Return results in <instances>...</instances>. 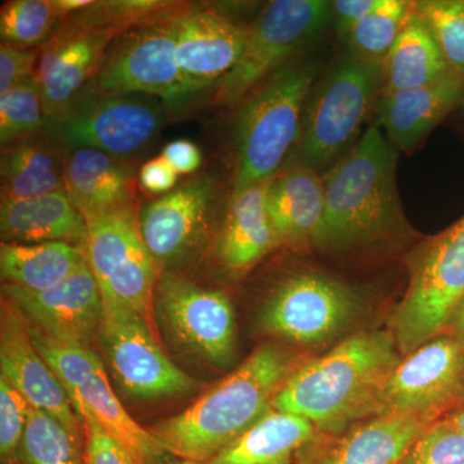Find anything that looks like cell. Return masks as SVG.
Instances as JSON below:
<instances>
[{
	"label": "cell",
	"instance_id": "obj_4",
	"mask_svg": "<svg viewBox=\"0 0 464 464\" xmlns=\"http://www.w3.org/2000/svg\"><path fill=\"white\" fill-rule=\"evenodd\" d=\"M168 2H93L58 26L41 50L35 81L50 128L93 84L110 45L125 30L157 16Z\"/></svg>",
	"mask_w": 464,
	"mask_h": 464
},
{
	"label": "cell",
	"instance_id": "obj_11",
	"mask_svg": "<svg viewBox=\"0 0 464 464\" xmlns=\"http://www.w3.org/2000/svg\"><path fill=\"white\" fill-rule=\"evenodd\" d=\"M362 310V295L353 286L316 271H297L271 290L259 324L282 340L319 344L346 331Z\"/></svg>",
	"mask_w": 464,
	"mask_h": 464
},
{
	"label": "cell",
	"instance_id": "obj_27",
	"mask_svg": "<svg viewBox=\"0 0 464 464\" xmlns=\"http://www.w3.org/2000/svg\"><path fill=\"white\" fill-rule=\"evenodd\" d=\"M69 148L53 132L14 143L2 150V201L33 199L65 190Z\"/></svg>",
	"mask_w": 464,
	"mask_h": 464
},
{
	"label": "cell",
	"instance_id": "obj_14",
	"mask_svg": "<svg viewBox=\"0 0 464 464\" xmlns=\"http://www.w3.org/2000/svg\"><path fill=\"white\" fill-rule=\"evenodd\" d=\"M154 314L183 350L209 364H230L235 353L234 307L221 290L161 271L154 293Z\"/></svg>",
	"mask_w": 464,
	"mask_h": 464
},
{
	"label": "cell",
	"instance_id": "obj_17",
	"mask_svg": "<svg viewBox=\"0 0 464 464\" xmlns=\"http://www.w3.org/2000/svg\"><path fill=\"white\" fill-rule=\"evenodd\" d=\"M218 190L210 177L183 183L139 212L142 239L161 271H170L194 256L212 226Z\"/></svg>",
	"mask_w": 464,
	"mask_h": 464
},
{
	"label": "cell",
	"instance_id": "obj_32",
	"mask_svg": "<svg viewBox=\"0 0 464 464\" xmlns=\"http://www.w3.org/2000/svg\"><path fill=\"white\" fill-rule=\"evenodd\" d=\"M65 18L57 0H11L0 11L2 43L36 50L50 41Z\"/></svg>",
	"mask_w": 464,
	"mask_h": 464
},
{
	"label": "cell",
	"instance_id": "obj_44",
	"mask_svg": "<svg viewBox=\"0 0 464 464\" xmlns=\"http://www.w3.org/2000/svg\"><path fill=\"white\" fill-rule=\"evenodd\" d=\"M449 420L456 424L458 429L464 433V405L458 408V411H454V413L449 417Z\"/></svg>",
	"mask_w": 464,
	"mask_h": 464
},
{
	"label": "cell",
	"instance_id": "obj_21",
	"mask_svg": "<svg viewBox=\"0 0 464 464\" xmlns=\"http://www.w3.org/2000/svg\"><path fill=\"white\" fill-rule=\"evenodd\" d=\"M430 423L424 415H375L338 438L314 439L299 449L295 464H401Z\"/></svg>",
	"mask_w": 464,
	"mask_h": 464
},
{
	"label": "cell",
	"instance_id": "obj_29",
	"mask_svg": "<svg viewBox=\"0 0 464 464\" xmlns=\"http://www.w3.org/2000/svg\"><path fill=\"white\" fill-rule=\"evenodd\" d=\"M382 67L381 94L424 87L451 72L415 7Z\"/></svg>",
	"mask_w": 464,
	"mask_h": 464
},
{
	"label": "cell",
	"instance_id": "obj_13",
	"mask_svg": "<svg viewBox=\"0 0 464 464\" xmlns=\"http://www.w3.org/2000/svg\"><path fill=\"white\" fill-rule=\"evenodd\" d=\"M87 227L85 257L102 299L121 302L150 322L161 270L142 239L134 206L92 218Z\"/></svg>",
	"mask_w": 464,
	"mask_h": 464
},
{
	"label": "cell",
	"instance_id": "obj_28",
	"mask_svg": "<svg viewBox=\"0 0 464 464\" xmlns=\"http://www.w3.org/2000/svg\"><path fill=\"white\" fill-rule=\"evenodd\" d=\"M315 438L306 418L273 409L209 464H295L299 449Z\"/></svg>",
	"mask_w": 464,
	"mask_h": 464
},
{
	"label": "cell",
	"instance_id": "obj_39",
	"mask_svg": "<svg viewBox=\"0 0 464 464\" xmlns=\"http://www.w3.org/2000/svg\"><path fill=\"white\" fill-rule=\"evenodd\" d=\"M41 50H21L2 43L0 45V93L29 79L35 78Z\"/></svg>",
	"mask_w": 464,
	"mask_h": 464
},
{
	"label": "cell",
	"instance_id": "obj_24",
	"mask_svg": "<svg viewBox=\"0 0 464 464\" xmlns=\"http://www.w3.org/2000/svg\"><path fill=\"white\" fill-rule=\"evenodd\" d=\"M324 206V179L314 168L293 161L275 174L266 195V208L279 246L297 250L313 246Z\"/></svg>",
	"mask_w": 464,
	"mask_h": 464
},
{
	"label": "cell",
	"instance_id": "obj_1",
	"mask_svg": "<svg viewBox=\"0 0 464 464\" xmlns=\"http://www.w3.org/2000/svg\"><path fill=\"white\" fill-rule=\"evenodd\" d=\"M398 149L369 128L324 179L325 206L313 246L343 253L378 246L408 231L396 186Z\"/></svg>",
	"mask_w": 464,
	"mask_h": 464
},
{
	"label": "cell",
	"instance_id": "obj_10",
	"mask_svg": "<svg viewBox=\"0 0 464 464\" xmlns=\"http://www.w3.org/2000/svg\"><path fill=\"white\" fill-rule=\"evenodd\" d=\"M332 20V3L324 0H274L246 26L239 63L216 90L222 105H237L266 79L282 69L302 45Z\"/></svg>",
	"mask_w": 464,
	"mask_h": 464
},
{
	"label": "cell",
	"instance_id": "obj_37",
	"mask_svg": "<svg viewBox=\"0 0 464 464\" xmlns=\"http://www.w3.org/2000/svg\"><path fill=\"white\" fill-rule=\"evenodd\" d=\"M29 409L27 400L0 374V463L20 464Z\"/></svg>",
	"mask_w": 464,
	"mask_h": 464
},
{
	"label": "cell",
	"instance_id": "obj_6",
	"mask_svg": "<svg viewBox=\"0 0 464 464\" xmlns=\"http://www.w3.org/2000/svg\"><path fill=\"white\" fill-rule=\"evenodd\" d=\"M382 82V63L343 58L311 92L295 161L317 170L340 157L375 109Z\"/></svg>",
	"mask_w": 464,
	"mask_h": 464
},
{
	"label": "cell",
	"instance_id": "obj_42",
	"mask_svg": "<svg viewBox=\"0 0 464 464\" xmlns=\"http://www.w3.org/2000/svg\"><path fill=\"white\" fill-rule=\"evenodd\" d=\"M380 0H337L332 2V18L338 32L347 35L359 21L373 11Z\"/></svg>",
	"mask_w": 464,
	"mask_h": 464
},
{
	"label": "cell",
	"instance_id": "obj_36",
	"mask_svg": "<svg viewBox=\"0 0 464 464\" xmlns=\"http://www.w3.org/2000/svg\"><path fill=\"white\" fill-rule=\"evenodd\" d=\"M401 464H464V433L449 418L430 423Z\"/></svg>",
	"mask_w": 464,
	"mask_h": 464
},
{
	"label": "cell",
	"instance_id": "obj_18",
	"mask_svg": "<svg viewBox=\"0 0 464 464\" xmlns=\"http://www.w3.org/2000/svg\"><path fill=\"white\" fill-rule=\"evenodd\" d=\"M30 325L63 343L93 347L102 320V295L87 259L63 282L42 292L3 284Z\"/></svg>",
	"mask_w": 464,
	"mask_h": 464
},
{
	"label": "cell",
	"instance_id": "obj_25",
	"mask_svg": "<svg viewBox=\"0 0 464 464\" xmlns=\"http://www.w3.org/2000/svg\"><path fill=\"white\" fill-rule=\"evenodd\" d=\"M134 168L121 158L93 149L67 154L65 190L85 222L134 206Z\"/></svg>",
	"mask_w": 464,
	"mask_h": 464
},
{
	"label": "cell",
	"instance_id": "obj_20",
	"mask_svg": "<svg viewBox=\"0 0 464 464\" xmlns=\"http://www.w3.org/2000/svg\"><path fill=\"white\" fill-rule=\"evenodd\" d=\"M0 374L14 384L30 406L52 415L76 440L84 442L83 424L66 390L36 350L25 315L5 295L0 317Z\"/></svg>",
	"mask_w": 464,
	"mask_h": 464
},
{
	"label": "cell",
	"instance_id": "obj_41",
	"mask_svg": "<svg viewBox=\"0 0 464 464\" xmlns=\"http://www.w3.org/2000/svg\"><path fill=\"white\" fill-rule=\"evenodd\" d=\"M161 158L176 170L177 174L194 173L203 161L199 148L188 140H177L168 143Z\"/></svg>",
	"mask_w": 464,
	"mask_h": 464
},
{
	"label": "cell",
	"instance_id": "obj_33",
	"mask_svg": "<svg viewBox=\"0 0 464 464\" xmlns=\"http://www.w3.org/2000/svg\"><path fill=\"white\" fill-rule=\"evenodd\" d=\"M20 464H85L84 442L52 415L30 406Z\"/></svg>",
	"mask_w": 464,
	"mask_h": 464
},
{
	"label": "cell",
	"instance_id": "obj_5",
	"mask_svg": "<svg viewBox=\"0 0 464 464\" xmlns=\"http://www.w3.org/2000/svg\"><path fill=\"white\" fill-rule=\"evenodd\" d=\"M316 69L308 63L283 66L243 101L237 121L232 194L273 179L301 136L304 106Z\"/></svg>",
	"mask_w": 464,
	"mask_h": 464
},
{
	"label": "cell",
	"instance_id": "obj_2",
	"mask_svg": "<svg viewBox=\"0 0 464 464\" xmlns=\"http://www.w3.org/2000/svg\"><path fill=\"white\" fill-rule=\"evenodd\" d=\"M398 348L390 333H356L325 355L293 369L273 409L340 435L353 420L374 414L382 387L400 362Z\"/></svg>",
	"mask_w": 464,
	"mask_h": 464
},
{
	"label": "cell",
	"instance_id": "obj_30",
	"mask_svg": "<svg viewBox=\"0 0 464 464\" xmlns=\"http://www.w3.org/2000/svg\"><path fill=\"white\" fill-rule=\"evenodd\" d=\"M84 246L52 243L0 246V273L3 283L17 288L42 292L74 273L85 262Z\"/></svg>",
	"mask_w": 464,
	"mask_h": 464
},
{
	"label": "cell",
	"instance_id": "obj_23",
	"mask_svg": "<svg viewBox=\"0 0 464 464\" xmlns=\"http://www.w3.org/2000/svg\"><path fill=\"white\" fill-rule=\"evenodd\" d=\"M270 181L231 195L216 243L217 261L228 276H244L279 246L266 208Z\"/></svg>",
	"mask_w": 464,
	"mask_h": 464
},
{
	"label": "cell",
	"instance_id": "obj_3",
	"mask_svg": "<svg viewBox=\"0 0 464 464\" xmlns=\"http://www.w3.org/2000/svg\"><path fill=\"white\" fill-rule=\"evenodd\" d=\"M293 369L292 360L280 348L259 347L186 411L150 432L170 456L209 463L273 411L275 396Z\"/></svg>",
	"mask_w": 464,
	"mask_h": 464
},
{
	"label": "cell",
	"instance_id": "obj_40",
	"mask_svg": "<svg viewBox=\"0 0 464 464\" xmlns=\"http://www.w3.org/2000/svg\"><path fill=\"white\" fill-rule=\"evenodd\" d=\"M179 174L163 158L151 159L143 164L139 181L146 191L151 194L166 195L174 190Z\"/></svg>",
	"mask_w": 464,
	"mask_h": 464
},
{
	"label": "cell",
	"instance_id": "obj_43",
	"mask_svg": "<svg viewBox=\"0 0 464 464\" xmlns=\"http://www.w3.org/2000/svg\"><path fill=\"white\" fill-rule=\"evenodd\" d=\"M448 329L450 332L449 334L456 338L464 347V299L460 302L459 306L457 307L456 313L451 316Z\"/></svg>",
	"mask_w": 464,
	"mask_h": 464
},
{
	"label": "cell",
	"instance_id": "obj_7",
	"mask_svg": "<svg viewBox=\"0 0 464 464\" xmlns=\"http://www.w3.org/2000/svg\"><path fill=\"white\" fill-rule=\"evenodd\" d=\"M179 3L125 30L110 45L93 90L112 94L157 97L169 109L181 108L197 94L179 66L173 14Z\"/></svg>",
	"mask_w": 464,
	"mask_h": 464
},
{
	"label": "cell",
	"instance_id": "obj_22",
	"mask_svg": "<svg viewBox=\"0 0 464 464\" xmlns=\"http://www.w3.org/2000/svg\"><path fill=\"white\" fill-rule=\"evenodd\" d=\"M464 97V75L450 72L415 90L381 94L375 105L377 127L396 149L411 150L422 141Z\"/></svg>",
	"mask_w": 464,
	"mask_h": 464
},
{
	"label": "cell",
	"instance_id": "obj_16",
	"mask_svg": "<svg viewBox=\"0 0 464 464\" xmlns=\"http://www.w3.org/2000/svg\"><path fill=\"white\" fill-rule=\"evenodd\" d=\"M464 393V347L450 334L426 342L400 360L382 387L375 415L433 418Z\"/></svg>",
	"mask_w": 464,
	"mask_h": 464
},
{
	"label": "cell",
	"instance_id": "obj_38",
	"mask_svg": "<svg viewBox=\"0 0 464 464\" xmlns=\"http://www.w3.org/2000/svg\"><path fill=\"white\" fill-rule=\"evenodd\" d=\"M81 422L84 431L85 464H141L92 418H81Z\"/></svg>",
	"mask_w": 464,
	"mask_h": 464
},
{
	"label": "cell",
	"instance_id": "obj_26",
	"mask_svg": "<svg viewBox=\"0 0 464 464\" xmlns=\"http://www.w3.org/2000/svg\"><path fill=\"white\" fill-rule=\"evenodd\" d=\"M3 243L38 244L63 241L84 246L88 227L66 190L33 199L2 201Z\"/></svg>",
	"mask_w": 464,
	"mask_h": 464
},
{
	"label": "cell",
	"instance_id": "obj_9",
	"mask_svg": "<svg viewBox=\"0 0 464 464\" xmlns=\"http://www.w3.org/2000/svg\"><path fill=\"white\" fill-rule=\"evenodd\" d=\"M464 299V217L440 234L415 262L393 317V337L405 355L448 329Z\"/></svg>",
	"mask_w": 464,
	"mask_h": 464
},
{
	"label": "cell",
	"instance_id": "obj_19",
	"mask_svg": "<svg viewBox=\"0 0 464 464\" xmlns=\"http://www.w3.org/2000/svg\"><path fill=\"white\" fill-rule=\"evenodd\" d=\"M176 53L186 82L195 94L217 88L239 63L246 26L207 5L179 3L173 14Z\"/></svg>",
	"mask_w": 464,
	"mask_h": 464
},
{
	"label": "cell",
	"instance_id": "obj_45",
	"mask_svg": "<svg viewBox=\"0 0 464 464\" xmlns=\"http://www.w3.org/2000/svg\"><path fill=\"white\" fill-rule=\"evenodd\" d=\"M172 464H209V463L192 462V460L179 459V462H174Z\"/></svg>",
	"mask_w": 464,
	"mask_h": 464
},
{
	"label": "cell",
	"instance_id": "obj_46",
	"mask_svg": "<svg viewBox=\"0 0 464 464\" xmlns=\"http://www.w3.org/2000/svg\"><path fill=\"white\" fill-rule=\"evenodd\" d=\"M463 396H464V393H463Z\"/></svg>",
	"mask_w": 464,
	"mask_h": 464
},
{
	"label": "cell",
	"instance_id": "obj_31",
	"mask_svg": "<svg viewBox=\"0 0 464 464\" xmlns=\"http://www.w3.org/2000/svg\"><path fill=\"white\" fill-rule=\"evenodd\" d=\"M414 11V3L380 0L373 11L347 34L350 54L369 63H383Z\"/></svg>",
	"mask_w": 464,
	"mask_h": 464
},
{
	"label": "cell",
	"instance_id": "obj_12",
	"mask_svg": "<svg viewBox=\"0 0 464 464\" xmlns=\"http://www.w3.org/2000/svg\"><path fill=\"white\" fill-rule=\"evenodd\" d=\"M99 342L103 356L121 390L137 400L172 399L198 390L161 350L150 322L121 302L102 299Z\"/></svg>",
	"mask_w": 464,
	"mask_h": 464
},
{
	"label": "cell",
	"instance_id": "obj_35",
	"mask_svg": "<svg viewBox=\"0 0 464 464\" xmlns=\"http://www.w3.org/2000/svg\"><path fill=\"white\" fill-rule=\"evenodd\" d=\"M415 11L429 26L449 69L464 75V0H424Z\"/></svg>",
	"mask_w": 464,
	"mask_h": 464
},
{
	"label": "cell",
	"instance_id": "obj_15",
	"mask_svg": "<svg viewBox=\"0 0 464 464\" xmlns=\"http://www.w3.org/2000/svg\"><path fill=\"white\" fill-rule=\"evenodd\" d=\"M163 121V111L155 101L90 87L50 130L69 150L93 149L125 159L145 149Z\"/></svg>",
	"mask_w": 464,
	"mask_h": 464
},
{
	"label": "cell",
	"instance_id": "obj_34",
	"mask_svg": "<svg viewBox=\"0 0 464 464\" xmlns=\"http://www.w3.org/2000/svg\"><path fill=\"white\" fill-rule=\"evenodd\" d=\"M50 130L41 88L35 79L0 93V143L2 149Z\"/></svg>",
	"mask_w": 464,
	"mask_h": 464
},
{
	"label": "cell",
	"instance_id": "obj_8",
	"mask_svg": "<svg viewBox=\"0 0 464 464\" xmlns=\"http://www.w3.org/2000/svg\"><path fill=\"white\" fill-rule=\"evenodd\" d=\"M29 326L36 350L66 390L79 420L92 418L141 464H161L170 456L163 444L125 411L93 348L63 343Z\"/></svg>",
	"mask_w": 464,
	"mask_h": 464
}]
</instances>
